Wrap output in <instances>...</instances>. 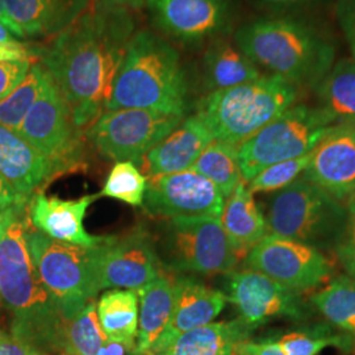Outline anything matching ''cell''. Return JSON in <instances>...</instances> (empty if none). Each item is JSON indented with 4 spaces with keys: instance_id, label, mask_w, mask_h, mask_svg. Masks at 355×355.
Wrapping results in <instances>:
<instances>
[{
    "instance_id": "e575fe53",
    "label": "cell",
    "mask_w": 355,
    "mask_h": 355,
    "mask_svg": "<svg viewBox=\"0 0 355 355\" xmlns=\"http://www.w3.org/2000/svg\"><path fill=\"white\" fill-rule=\"evenodd\" d=\"M312 152L305 154L300 158L283 161L275 165L268 166L259 174L248 182L249 190L255 192H275L291 184L297 178L302 177L303 173L311 162Z\"/></svg>"
},
{
    "instance_id": "ac0fdd59",
    "label": "cell",
    "mask_w": 355,
    "mask_h": 355,
    "mask_svg": "<svg viewBox=\"0 0 355 355\" xmlns=\"http://www.w3.org/2000/svg\"><path fill=\"white\" fill-rule=\"evenodd\" d=\"M101 196V193H94L76 200H64L57 196H46L42 192H36L28 204L29 221L33 228L55 241L89 249L95 248L101 245L105 237L91 236L85 229L83 220L87 208Z\"/></svg>"
},
{
    "instance_id": "3957f363",
    "label": "cell",
    "mask_w": 355,
    "mask_h": 355,
    "mask_svg": "<svg viewBox=\"0 0 355 355\" xmlns=\"http://www.w3.org/2000/svg\"><path fill=\"white\" fill-rule=\"evenodd\" d=\"M233 41L261 70L300 89H315L336 64L333 41L300 16L265 15L240 26Z\"/></svg>"
},
{
    "instance_id": "8d00e7d4",
    "label": "cell",
    "mask_w": 355,
    "mask_h": 355,
    "mask_svg": "<svg viewBox=\"0 0 355 355\" xmlns=\"http://www.w3.org/2000/svg\"><path fill=\"white\" fill-rule=\"evenodd\" d=\"M330 0H250L254 7L268 16H300L327 6Z\"/></svg>"
},
{
    "instance_id": "f907efd6",
    "label": "cell",
    "mask_w": 355,
    "mask_h": 355,
    "mask_svg": "<svg viewBox=\"0 0 355 355\" xmlns=\"http://www.w3.org/2000/svg\"><path fill=\"white\" fill-rule=\"evenodd\" d=\"M0 303H1V299H0Z\"/></svg>"
},
{
    "instance_id": "5bb4252c",
    "label": "cell",
    "mask_w": 355,
    "mask_h": 355,
    "mask_svg": "<svg viewBox=\"0 0 355 355\" xmlns=\"http://www.w3.org/2000/svg\"><path fill=\"white\" fill-rule=\"evenodd\" d=\"M225 288L227 300L237 308L240 318L255 329L274 320L303 321L311 315L300 293L250 268L229 272Z\"/></svg>"
},
{
    "instance_id": "f546056e",
    "label": "cell",
    "mask_w": 355,
    "mask_h": 355,
    "mask_svg": "<svg viewBox=\"0 0 355 355\" xmlns=\"http://www.w3.org/2000/svg\"><path fill=\"white\" fill-rule=\"evenodd\" d=\"M191 170L211 180L225 199L243 180L239 146L224 141L209 142Z\"/></svg>"
},
{
    "instance_id": "ab89813d",
    "label": "cell",
    "mask_w": 355,
    "mask_h": 355,
    "mask_svg": "<svg viewBox=\"0 0 355 355\" xmlns=\"http://www.w3.org/2000/svg\"><path fill=\"white\" fill-rule=\"evenodd\" d=\"M239 355H286L279 343L270 337L259 341H243L239 347Z\"/></svg>"
},
{
    "instance_id": "8fae6325",
    "label": "cell",
    "mask_w": 355,
    "mask_h": 355,
    "mask_svg": "<svg viewBox=\"0 0 355 355\" xmlns=\"http://www.w3.org/2000/svg\"><path fill=\"white\" fill-rule=\"evenodd\" d=\"M183 114L154 110L105 111L89 127V137L108 159L140 164L141 158L182 123Z\"/></svg>"
},
{
    "instance_id": "484cf974",
    "label": "cell",
    "mask_w": 355,
    "mask_h": 355,
    "mask_svg": "<svg viewBox=\"0 0 355 355\" xmlns=\"http://www.w3.org/2000/svg\"><path fill=\"white\" fill-rule=\"evenodd\" d=\"M137 295L140 299V313L136 354L146 355L165 331L171 318L175 299L174 280L158 275L139 290Z\"/></svg>"
},
{
    "instance_id": "836d02e7",
    "label": "cell",
    "mask_w": 355,
    "mask_h": 355,
    "mask_svg": "<svg viewBox=\"0 0 355 355\" xmlns=\"http://www.w3.org/2000/svg\"><path fill=\"white\" fill-rule=\"evenodd\" d=\"M148 180L133 162H117L108 174L101 195L140 207L144 203Z\"/></svg>"
},
{
    "instance_id": "7bdbcfd3",
    "label": "cell",
    "mask_w": 355,
    "mask_h": 355,
    "mask_svg": "<svg viewBox=\"0 0 355 355\" xmlns=\"http://www.w3.org/2000/svg\"><path fill=\"white\" fill-rule=\"evenodd\" d=\"M32 51L24 44H0V61H23L29 60Z\"/></svg>"
},
{
    "instance_id": "74e56055",
    "label": "cell",
    "mask_w": 355,
    "mask_h": 355,
    "mask_svg": "<svg viewBox=\"0 0 355 355\" xmlns=\"http://www.w3.org/2000/svg\"><path fill=\"white\" fill-rule=\"evenodd\" d=\"M334 17L355 60V0H336Z\"/></svg>"
},
{
    "instance_id": "6da1fadb",
    "label": "cell",
    "mask_w": 355,
    "mask_h": 355,
    "mask_svg": "<svg viewBox=\"0 0 355 355\" xmlns=\"http://www.w3.org/2000/svg\"><path fill=\"white\" fill-rule=\"evenodd\" d=\"M132 37L129 13L104 1L89 6L46 51L44 67L79 130L91 127L105 112Z\"/></svg>"
},
{
    "instance_id": "44dd1931",
    "label": "cell",
    "mask_w": 355,
    "mask_h": 355,
    "mask_svg": "<svg viewBox=\"0 0 355 355\" xmlns=\"http://www.w3.org/2000/svg\"><path fill=\"white\" fill-rule=\"evenodd\" d=\"M0 177L31 199L54 178L51 162L16 130L0 125Z\"/></svg>"
},
{
    "instance_id": "d4e9b609",
    "label": "cell",
    "mask_w": 355,
    "mask_h": 355,
    "mask_svg": "<svg viewBox=\"0 0 355 355\" xmlns=\"http://www.w3.org/2000/svg\"><path fill=\"white\" fill-rule=\"evenodd\" d=\"M204 86L209 92L230 89L263 76L261 69L232 40L217 37L203 55Z\"/></svg>"
},
{
    "instance_id": "4fadbf2b",
    "label": "cell",
    "mask_w": 355,
    "mask_h": 355,
    "mask_svg": "<svg viewBox=\"0 0 355 355\" xmlns=\"http://www.w3.org/2000/svg\"><path fill=\"white\" fill-rule=\"evenodd\" d=\"M91 261L96 293L105 288L137 292L159 275L152 237L141 228L121 237H105L91 249Z\"/></svg>"
},
{
    "instance_id": "7c38bea8",
    "label": "cell",
    "mask_w": 355,
    "mask_h": 355,
    "mask_svg": "<svg viewBox=\"0 0 355 355\" xmlns=\"http://www.w3.org/2000/svg\"><path fill=\"white\" fill-rule=\"evenodd\" d=\"M245 265L300 295L316 290L333 274V265L321 250L274 234L254 246Z\"/></svg>"
},
{
    "instance_id": "4dcf8cb0",
    "label": "cell",
    "mask_w": 355,
    "mask_h": 355,
    "mask_svg": "<svg viewBox=\"0 0 355 355\" xmlns=\"http://www.w3.org/2000/svg\"><path fill=\"white\" fill-rule=\"evenodd\" d=\"M49 76L42 64H31L24 79L6 98L0 99V125L17 130L41 95Z\"/></svg>"
},
{
    "instance_id": "b9f144b4",
    "label": "cell",
    "mask_w": 355,
    "mask_h": 355,
    "mask_svg": "<svg viewBox=\"0 0 355 355\" xmlns=\"http://www.w3.org/2000/svg\"><path fill=\"white\" fill-rule=\"evenodd\" d=\"M29 199L17 193L12 187L0 177V209H8L13 207H26Z\"/></svg>"
},
{
    "instance_id": "f6af8a7d",
    "label": "cell",
    "mask_w": 355,
    "mask_h": 355,
    "mask_svg": "<svg viewBox=\"0 0 355 355\" xmlns=\"http://www.w3.org/2000/svg\"><path fill=\"white\" fill-rule=\"evenodd\" d=\"M0 23H3L4 26L10 29V32L15 35L16 37L24 38V35L20 32V29L13 24L11 19L8 17V15L6 12V7H4V0H0Z\"/></svg>"
},
{
    "instance_id": "9a60e30c",
    "label": "cell",
    "mask_w": 355,
    "mask_h": 355,
    "mask_svg": "<svg viewBox=\"0 0 355 355\" xmlns=\"http://www.w3.org/2000/svg\"><path fill=\"white\" fill-rule=\"evenodd\" d=\"M225 198L215 184L193 170L152 178L144 198L148 214L158 217H220Z\"/></svg>"
},
{
    "instance_id": "ba28073f",
    "label": "cell",
    "mask_w": 355,
    "mask_h": 355,
    "mask_svg": "<svg viewBox=\"0 0 355 355\" xmlns=\"http://www.w3.org/2000/svg\"><path fill=\"white\" fill-rule=\"evenodd\" d=\"M26 223L28 250L40 278L69 321L98 293L94 286L91 249L55 241Z\"/></svg>"
},
{
    "instance_id": "d590c367",
    "label": "cell",
    "mask_w": 355,
    "mask_h": 355,
    "mask_svg": "<svg viewBox=\"0 0 355 355\" xmlns=\"http://www.w3.org/2000/svg\"><path fill=\"white\" fill-rule=\"evenodd\" d=\"M346 223L334 252L347 277L355 279V196L346 202Z\"/></svg>"
},
{
    "instance_id": "603a6c76",
    "label": "cell",
    "mask_w": 355,
    "mask_h": 355,
    "mask_svg": "<svg viewBox=\"0 0 355 355\" xmlns=\"http://www.w3.org/2000/svg\"><path fill=\"white\" fill-rule=\"evenodd\" d=\"M254 327L241 318L211 322L178 336L162 350L148 355H239V347L250 340Z\"/></svg>"
},
{
    "instance_id": "f1b7e54d",
    "label": "cell",
    "mask_w": 355,
    "mask_h": 355,
    "mask_svg": "<svg viewBox=\"0 0 355 355\" xmlns=\"http://www.w3.org/2000/svg\"><path fill=\"white\" fill-rule=\"evenodd\" d=\"M312 306L355 345V279L338 277L309 299Z\"/></svg>"
},
{
    "instance_id": "681fc988",
    "label": "cell",
    "mask_w": 355,
    "mask_h": 355,
    "mask_svg": "<svg viewBox=\"0 0 355 355\" xmlns=\"http://www.w3.org/2000/svg\"><path fill=\"white\" fill-rule=\"evenodd\" d=\"M60 355H71V354H67V353H61Z\"/></svg>"
},
{
    "instance_id": "277c9868",
    "label": "cell",
    "mask_w": 355,
    "mask_h": 355,
    "mask_svg": "<svg viewBox=\"0 0 355 355\" xmlns=\"http://www.w3.org/2000/svg\"><path fill=\"white\" fill-rule=\"evenodd\" d=\"M187 80L178 51L149 31L133 35L105 111L154 110L184 114Z\"/></svg>"
},
{
    "instance_id": "ee69618b",
    "label": "cell",
    "mask_w": 355,
    "mask_h": 355,
    "mask_svg": "<svg viewBox=\"0 0 355 355\" xmlns=\"http://www.w3.org/2000/svg\"><path fill=\"white\" fill-rule=\"evenodd\" d=\"M96 355H136V352L129 349L125 345L107 340Z\"/></svg>"
},
{
    "instance_id": "30bf717a",
    "label": "cell",
    "mask_w": 355,
    "mask_h": 355,
    "mask_svg": "<svg viewBox=\"0 0 355 355\" xmlns=\"http://www.w3.org/2000/svg\"><path fill=\"white\" fill-rule=\"evenodd\" d=\"M16 132L51 162L54 177L80 165V130L51 76Z\"/></svg>"
},
{
    "instance_id": "83f0119b",
    "label": "cell",
    "mask_w": 355,
    "mask_h": 355,
    "mask_svg": "<svg viewBox=\"0 0 355 355\" xmlns=\"http://www.w3.org/2000/svg\"><path fill=\"white\" fill-rule=\"evenodd\" d=\"M96 311L107 340L123 343L136 352L139 330L137 292L119 288L104 292L96 303Z\"/></svg>"
},
{
    "instance_id": "9c48e42d",
    "label": "cell",
    "mask_w": 355,
    "mask_h": 355,
    "mask_svg": "<svg viewBox=\"0 0 355 355\" xmlns=\"http://www.w3.org/2000/svg\"><path fill=\"white\" fill-rule=\"evenodd\" d=\"M161 257L174 271L203 275L229 274L240 259L220 218L208 216L170 218L161 240Z\"/></svg>"
},
{
    "instance_id": "4316f807",
    "label": "cell",
    "mask_w": 355,
    "mask_h": 355,
    "mask_svg": "<svg viewBox=\"0 0 355 355\" xmlns=\"http://www.w3.org/2000/svg\"><path fill=\"white\" fill-rule=\"evenodd\" d=\"M321 110L337 124L355 123V60H341L312 89Z\"/></svg>"
},
{
    "instance_id": "7dc6e473",
    "label": "cell",
    "mask_w": 355,
    "mask_h": 355,
    "mask_svg": "<svg viewBox=\"0 0 355 355\" xmlns=\"http://www.w3.org/2000/svg\"><path fill=\"white\" fill-rule=\"evenodd\" d=\"M105 1L119 7H132V8H141L148 3V0H105Z\"/></svg>"
},
{
    "instance_id": "c3c4849f",
    "label": "cell",
    "mask_w": 355,
    "mask_h": 355,
    "mask_svg": "<svg viewBox=\"0 0 355 355\" xmlns=\"http://www.w3.org/2000/svg\"><path fill=\"white\" fill-rule=\"evenodd\" d=\"M19 42L20 41L16 40V37L10 32V29L3 23H0V44H19Z\"/></svg>"
},
{
    "instance_id": "d6986e66",
    "label": "cell",
    "mask_w": 355,
    "mask_h": 355,
    "mask_svg": "<svg viewBox=\"0 0 355 355\" xmlns=\"http://www.w3.org/2000/svg\"><path fill=\"white\" fill-rule=\"evenodd\" d=\"M174 287L175 299L171 318L148 354L162 350L183 333L211 324L227 303L224 292L214 290L191 277H178Z\"/></svg>"
},
{
    "instance_id": "1f68e13d",
    "label": "cell",
    "mask_w": 355,
    "mask_h": 355,
    "mask_svg": "<svg viewBox=\"0 0 355 355\" xmlns=\"http://www.w3.org/2000/svg\"><path fill=\"white\" fill-rule=\"evenodd\" d=\"M107 341L98 318L96 303L89 300L76 316L66 322L64 353L71 355H96Z\"/></svg>"
},
{
    "instance_id": "8992f818",
    "label": "cell",
    "mask_w": 355,
    "mask_h": 355,
    "mask_svg": "<svg viewBox=\"0 0 355 355\" xmlns=\"http://www.w3.org/2000/svg\"><path fill=\"white\" fill-rule=\"evenodd\" d=\"M346 216V203L300 177L270 196L265 218L268 234L322 252L336 249Z\"/></svg>"
},
{
    "instance_id": "cb8c5ba5",
    "label": "cell",
    "mask_w": 355,
    "mask_h": 355,
    "mask_svg": "<svg viewBox=\"0 0 355 355\" xmlns=\"http://www.w3.org/2000/svg\"><path fill=\"white\" fill-rule=\"evenodd\" d=\"M220 223L239 257H246L268 234L266 218L259 211L254 193L241 180L227 198Z\"/></svg>"
},
{
    "instance_id": "2e32d148",
    "label": "cell",
    "mask_w": 355,
    "mask_h": 355,
    "mask_svg": "<svg viewBox=\"0 0 355 355\" xmlns=\"http://www.w3.org/2000/svg\"><path fill=\"white\" fill-rule=\"evenodd\" d=\"M153 20L183 42L223 37L232 26L233 0H148Z\"/></svg>"
},
{
    "instance_id": "7402d4cb",
    "label": "cell",
    "mask_w": 355,
    "mask_h": 355,
    "mask_svg": "<svg viewBox=\"0 0 355 355\" xmlns=\"http://www.w3.org/2000/svg\"><path fill=\"white\" fill-rule=\"evenodd\" d=\"M89 6V0H4L6 12L24 37L62 32Z\"/></svg>"
},
{
    "instance_id": "f35d334b",
    "label": "cell",
    "mask_w": 355,
    "mask_h": 355,
    "mask_svg": "<svg viewBox=\"0 0 355 355\" xmlns=\"http://www.w3.org/2000/svg\"><path fill=\"white\" fill-rule=\"evenodd\" d=\"M29 60L23 61H0V99L6 98L26 76Z\"/></svg>"
},
{
    "instance_id": "e0dca14e",
    "label": "cell",
    "mask_w": 355,
    "mask_h": 355,
    "mask_svg": "<svg viewBox=\"0 0 355 355\" xmlns=\"http://www.w3.org/2000/svg\"><path fill=\"white\" fill-rule=\"evenodd\" d=\"M302 178L343 203L355 196V123L337 125L318 144Z\"/></svg>"
},
{
    "instance_id": "7a4b0ae2",
    "label": "cell",
    "mask_w": 355,
    "mask_h": 355,
    "mask_svg": "<svg viewBox=\"0 0 355 355\" xmlns=\"http://www.w3.org/2000/svg\"><path fill=\"white\" fill-rule=\"evenodd\" d=\"M24 212L15 214L0 236V299L12 315L15 338L38 355L64 353L67 320L33 265Z\"/></svg>"
},
{
    "instance_id": "ffe728a7",
    "label": "cell",
    "mask_w": 355,
    "mask_h": 355,
    "mask_svg": "<svg viewBox=\"0 0 355 355\" xmlns=\"http://www.w3.org/2000/svg\"><path fill=\"white\" fill-rule=\"evenodd\" d=\"M214 140L203 120L198 114L190 116L146 153L141 164L150 179L191 170L199 155Z\"/></svg>"
},
{
    "instance_id": "bcb514c9",
    "label": "cell",
    "mask_w": 355,
    "mask_h": 355,
    "mask_svg": "<svg viewBox=\"0 0 355 355\" xmlns=\"http://www.w3.org/2000/svg\"><path fill=\"white\" fill-rule=\"evenodd\" d=\"M23 209H26V207H13V208H8V209H0V236L6 228V225L8 224V221L12 218V216L17 214L19 211H23Z\"/></svg>"
},
{
    "instance_id": "60d3db41",
    "label": "cell",
    "mask_w": 355,
    "mask_h": 355,
    "mask_svg": "<svg viewBox=\"0 0 355 355\" xmlns=\"http://www.w3.org/2000/svg\"><path fill=\"white\" fill-rule=\"evenodd\" d=\"M0 355H38L12 334L0 330Z\"/></svg>"
},
{
    "instance_id": "5b68a950",
    "label": "cell",
    "mask_w": 355,
    "mask_h": 355,
    "mask_svg": "<svg viewBox=\"0 0 355 355\" xmlns=\"http://www.w3.org/2000/svg\"><path fill=\"white\" fill-rule=\"evenodd\" d=\"M302 89L280 76H262L230 89L208 92L196 114L215 140L240 146L258 130L299 103Z\"/></svg>"
},
{
    "instance_id": "d6a6232c",
    "label": "cell",
    "mask_w": 355,
    "mask_h": 355,
    "mask_svg": "<svg viewBox=\"0 0 355 355\" xmlns=\"http://www.w3.org/2000/svg\"><path fill=\"white\" fill-rule=\"evenodd\" d=\"M286 355H318L324 349L334 346L343 353L355 354V345L343 333L325 327L316 329L299 330L282 334L275 338Z\"/></svg>"
},
{
    "instance_id": "52a82bcc",
    "label": "cell",
    "mask_w": 355,
    "mask_h": 355,
    "mask_svg": "<svg viewBox=\"0 0 355 355\" xmlns=\"http://www.w3.org/2000/svg\"><path fill=\"white\" fill-rule=\"evenodd\" d=\"M336 127L318 105L293 104L239 146L242 179L248 183L268 166L309 154Z\"/></svg>"
}]
</instances>
